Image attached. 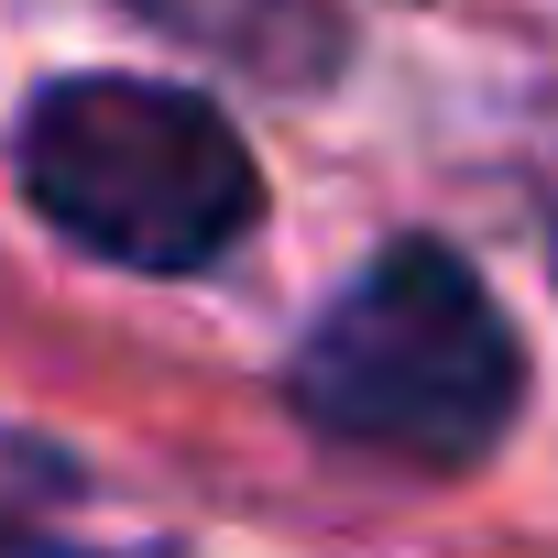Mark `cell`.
<instances>
[{"instance_id": "cell-1", "label": "cell", "mask_w": 558, "mask_h": 558, "mask_svg": "<svg viewBox=\"0 0 558 558\" xmlns=\"http://www.w3.org/2000/svg\"><path fill=\"white\" fill-rule=\"evenodd\" d=\"M525 405V340L449 241H384L296 340V416L395 471H471Z\"/></svg>"}, {"instance_id": "cell-2", "label": "cell", "mask_w": 558, "mask_h": 558, "mask_svg": "<svg viewBox=\"0 0 558 558\" xmlns=\"http://www.w3.org/2000/svg\"><path fill=\"white\" fill-rule=\"evenodd\" d=\"M23 197L121 274H208L263 219V165L219 99L88 66L23 110Z\"/></svg>"}, {"instance_id": "cell-3", "label": "cell", "mask_w": 558, "mask_h": 558, "mask_svg": "<svg viewBox=\"0 0 558 558\" xmlns=\"http://www.w3.org/2000/svg\"><path fill=\"white\" fill-rule=\"evenodd\" d=\"M143 12H154L175 45H197V56L263 77V88H318V77L351 56L340 0H143Z\"/></svg>"}, {"instance_id": "cell-4", "label": "cell", "mask_w": 558, "mask_h": 558, "mask_svg": "<svg viewBox=\"0 0 558 558\" xmlns=\"http://www.w3.org/2000/svg\"><path fill=\"white\" fill-rule=\"evenodd\" d=\"M0 558H56V547H0Z\"/></svg>"}]
</instances>
